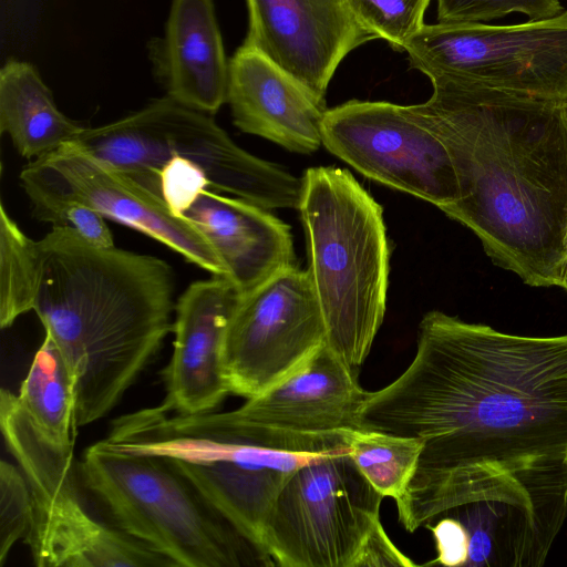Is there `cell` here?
I'll return each mask as SVG.
<instances>
[{"instance_id": "8fae6325", "label": "cell", "mask_w": 567, "mask_h": 567, "mask_svg": "<svg viewBox=\"0 0 567 567\" xmlns=\"http://www.w3.org/2000/svg\"><path fill=\"white\" fill-rule=\"evenodd\" d=\"M429 79L447 75L491 90L567 100V10L509 25L424 24L404 50Z\"/></svg>"}, {"instance_id": "cb8c5ba5", "label": "cell", "mask_w": 567, "mask_h": 567, "mask_svg": "<svg viewBox=\"0 0 567 567\" xmlns=\"http://www.w3.org/2000/svg\"><path fill=\"white\" fill-rule=\"evenodd\" d=\"M33 514L32 496L20 467L0 462V565L19 539H24Z\"/></svg>"}, {"instance_id": "4316f807", "label": "cell", "mask_w": 567, "mask_h": 567, "mask_svg": "<svg viewBox=\"0 0 567 567\" xmlns=\"http://www.w3.org/2000/svg\"><path fill=\"white\" fill-rule=\"evenodd\" d=\"M162 197L173 214L182 215L190 207L198 195L209 188L204 171L183 158H169L157 173Z\"/></svg>"}, {"instance_id": "603a6c76", "label": "cell", "mask_w": 567, "mask_h": 567, "mask_svg": "<svg viewBox=\"0 0 567 567\" xmlns=\"http://www.w3.org/2000/svg\"><path fill=\"white\" fill-rule=\"evenodd\" d=\"M358 22L377 39L404 51L423 28L431 0H347Z\"/></svg>"}, {"instance_id": "e0dca14e", "label": "cell", "mask_w": 567, "mask_h": 567, "mask_svg": "<svg viewBox=\"0 0 567 567\" xmlns=\"http://www.w3.org/2000/svg\"><path fill=\"white\" fill-rule=\"evenodd\" d=\"M227 103L234 124L245 133L299 154L322 145L326 102L244 43L229 61Z\"/></svg>"}, {"instance_id": "8992f818", "label": "cell", "mask_w": 567, "mask_h": 567, "mask_svg": "<svg viewBox=\"0 0 567 567\" xmlns=\"http://www.w3.org/2000/svg\"><path fill=\"white\" fill-rule=\"evenodd\" d=\"M74 143L158 193L159 168L183 157L204 171L210 189L265 209L299 206L301 178L246 152L210 114L169 96L109 124L84 127Z\"/></svg>"}, {"instance_id": "5b68a950", "label": "cell", "mask_w": 567, "mask_h": 567, "mask_svg": "<svg viewBox=\"0 0 567 567\" xmlns=\"http://www.w3.org/2000/svg\"><path fill=\"white\" fill-rule=\"evenodd\" d=\"M78 468L82 485L117 528L172 566H276L159 456L124 451L104 439L85 449Z\"/></svg>"}, {"instance_id": "7c38bea8", "label": "cell", "mask_w": 567, "mask_h": 567, "mask_svg": "<svg viewBox=\"0 0 567 567\" xmlns=\"http://www.w3.org/2000/svg\"><path fill=\"white\" fill-rule=\"evenodd\" d=\"M326 344L309 272L292 265L241 293L225 339L229 391L255 398L298 372Z\"/></svg>"}, {"instance_id": "d6986e66", "label": "cell", "mask_w": 567, "mask_h": 567, "mask_svg": "<svg viewBox=\"0 0 567 567\" xmlns=\"http://www.w3.org/2000/svg\"><path fill=\"white\" fill-rule=\"evenodd\" d=\"M153 60L167 96L176 102L208 114L227 102L229 61L213 0H173Z\"/></svg>"}, {"instance_id": "5bb4252c", "label": "cell", "mask_w": 567, "mask_h": 567, "mask_svg": "<svg viewBox=\"0 0 567 567\" xmlns=\"http://www.w3.org/2000/svg\"><path fill=\"white\" fill-rule=\"evenodd\" d=\"M27 193L75 200L104 218L134 228L172 248L213 276L227 271L203 234L172 213L162 195L76 143L32 159L20 173Z\"/></svg>"}, {"instance_id": "4fadbf2b", "label": "cell", "mask_w": 567, "mask_h": 567, "mask_svg": "<svg viewBox=\"0 0 567 567\" xmlns=\"http://www.w3.org/2000/svg\"><path fill=\"white\" fill-rule=\"evenodd\" d=\"M322 145L365 177L440 209L460 198L449 151L405 106L351 100L327 110Z\"/></svg>"}, {"instance_id": "7402d4cb", "label": "cell", "mask_w": 567, "mask_h": 567, "mask_svg": "<svg viewBox=\"0 0 567 567\" xmlns=\"http://www.w3.org/2000/svg\"><path fill=\"white\" fill-rule=\"evenodd\" d=\"M423 449L419 439L352 430L348 452L371 485L383 496L398 501L416 470Z\"/></svg>"}, {"instance_id": "83f0119b", "label": "cell", "mask_w": 567, "mask_h": 567, "mask_svg": "<svg viewBox=\"0 0 567 567\" xmlns=\"http://www.w3.org/2000/svg\"><path fill=\"white\" fill-rule=\"evenodd\" d=\"M426 528L431 529L437 556L427 565L465 566L468 545L461 524L450 516H441Z\"/></svg>"}, {"instance_id": "7a4b0ae2", "label": "cell", "mask_w": 567, "mask_h": 567, "mask_svg": "<svg viewBox=\"0 0 567 567\" xmlns=\"http://www.w3.org/2000/svg\"><path fill=\"white\" fill-rule=\"evenodd\" d=\"M174 289L161 258L68 226L33 240L0 205V326L37 313L71 373L76 431L112 411L173 331Z\"/></svg>"}, {"instance_id": "4dcf8cb0", "label": "cell", "mask_w": 567, "mask_h": 567, "mask_svg": "<svg viewBox=\"0 0 567 567\" xmlns=\"http://www.w3.org/2000/svg\"><path fill=\"white\" fill-rule=\"evenodd\" d=\"M563 110H564V113L567 117V100L565 102H563Z\"/></svg>"}, {"instance_id": "9a60e30c", "label": "cell", "mask_w": 567, "mask_h": 567, "mask_svg": "<svg viewBox=\"0 0 567 567\" xmlns=\"http://www.w3.org/2000/svg\"><path fill=\"white\" fill-rule=\"evenodd\" d=\"M247 7L244 44L322 102L344 56L377 39L358 22L347 0H247Z\"/></svg>"}, {"instance_id": "1f68e13d", "label": "cell", "mask_w": 567, "mask_h": 567, "mask_svg": "<svg viewBox=\"0 0 567 567\" xmlns=\"http://www.w3.org/2000/svg\"><path fill=\"white\" fill-rule=\"evenodd\" d=\"M566 458H567V454H566Z\"/></svg>"}, {"instance_id": "52a82bcc", "label": "cell", "mask_w": 567, "mask_h": 567, "mask_svg": "<svg viewBox=\"0 0 567 567\" xmlns=\"http://www.w3.org/2000/svg\"><path fill=\"white\" fill-rule=\"evenodd\" d=\"M0 426L31 491L32 522L23 540L35 566H172L150 546L90 514L79 488L73 446H60L48 440L18 395L7 389L0 392Z\"/></svg>"}, {"instance_id": "f546056e", "label": "cell", "mask_w": 567, "mask_h": 567, "mask_svg": "<svg viewBox=\"0 0 567 567\" xmlns=\"http://www.w3.org/2000/svg\"><path fill=\"white\" fill-rule=\"evenodd\" d=\"M556 286H559L567 291V249L564 259L558 268Z\"/></svg>"}, {"instance_id": "6da1fadb", "label": "cell", "mask_w": 567, "mask_h": 567, "mask_svg": "<svg viewBox=\"0 0 567 567\" xmlns=\"http://www.w3.org/2000/svg\"><path fill=\"white\" fill-rule=\"evenodd\" d=\"M358 430L423 442L395 501L400 523L414 533L439 498L474 472L566 456L567 333L517 336L430 311L409 367L365 393Z\"/></svg>"}, {"instance_id": "ffe728a7", "label": "cell", "mask_w": 567, "mask_h": 567, "mask_svg": "<svg viewBox=\"0 0 567 567\" xmlns=\"http://www.w3.org/2000/svg\"><path fill=\"white\" fill-rule=\"evenodd\" d=\"M83 126L66 117L37 69L18 60L0 70V131L8 134L17 152L35 159L73 143Z\"/></svg>"}, {"instance_id": "f1b7e54d", "label": "cell", "mask_w": 567, "mask_h": 567, "mask_svg": "<svg viewBox=\"0 0 567 567\" xmlns=\"http://www.w3.org/2000/svg\"><path fill=\"white\" fill-rule=\"evenodd\" d=\"M363 566H416L408 556L400 551L389 538L382 524L370 536L355 567Z\"/></svg>"}, {"instance_id": "277c9868", "label": "cell", "mask_w": 567, "mask_h": 567, "mask_svg": "<svg viewBox=\"0 0 567 567\" xmlns=\"http://www.w3.org/2000/svg\"><path fill=\"white\" fill-rule=\"evenodd\" d=\"M298 209L327 347L358 371L383 322L390 247L381 205L347 169L301 177Z\"/></svg>"}, {"instance_id": "30bf717a", "label": "cell", "mask_w": 567, "mask_h": 567, "mask_svg": "<svg viewBox=\"0 0 567 567\" xmlns=\"http://www.w3.org/2000/svg\"><path fill=\"white\" fill-rule=\"evenodd\" d=\"M382 499L347 449L317 454L282 487L262 546L276 566L355 567Z\"/></svg>"}, {"instance_id": "9c48e42d", "label": "cell", "mask_w": 567, "mask_h": 567, "mask_svg": "<svg viewBox=\"0 0 567 567\" xmlns=\"http://www.w3.org/2000/svg\"><path fill=\"white\" fill-rule=\"evenodd\" d=\"M357 372L326 344L298 372L236 410L172 412L182 425L230 442L303 454L348 450L367 393Z\"/></svg>"}, {"instance_id": "484cf974", "label": "cell", "mask_w": 567, "mask_h": 567, "mask_svg": "<svg viewBox=\"0 0 567 567\" xmlns=\"http://www.w3.org/2000/svg\"><path fill=\"white\" fill-rule=\"evenodd\" d=\"M27 196L35 218L52 223L53 226L71 227L95 246H115L105 218L90 206L40 193H27Z\"/></svg>"}, {"instance_id": "d4e9b609", "label": "cell", "mask_w": 567, "mask_h": 567, "mask_svg": "<svg viewBox=\"0 0 567 567\" xmlns=\"http://www.w3.org/2000/svg\"><path fill=\"white\" fill-rule=\"evenodd\" d=\"M563 11L559 0H437V22L442 23H484L512 12L543 20Z\"/></svg>"}, {"instance_id": "44dd1931", "label": "cell", "mask_w": 567, "mask_h": 567, "mask_svg": "<svg viewBox=\"0 0 567 567\" xmlns=\"http://www.w3.org/2000/svg\"><path fill=\"white\" fill-rule=\"evenodd\" d=\"M17 395L48 440L60 446L74 445V383L62 353L49 336H44Z\"/></svg>"}, {"instance_id": "3957f363", "label": "cell", "mask_w": 567, "mask_h": 567, "mask_svg": "<svg viewBox=\"0 0 567 567\" xmlns=\"http://www.w3.org/2000/svg\"><path fill=\"white\" fill-rule=\"evenodd\" d=\"M406 112L451 156L460 198L443 210L472 229L503 268L556 286L567 249V117L563 103L430 78Z\"/></svg>"}, {"instance_id": "ba28073f", "label": "cell", "mask_w": 567, "mask_h": 567, "mask_svg": "<svg viewBox=\"0 0 567 567\" xmlns=\"http://www.w3.org/2000/svg\"><path fill=\"white\" fill-rule=\"evenodd\" d=\"M433 522L463 527L468 567H539L567 518V458L483 468L449 488ZM432 522V523H433Z\"/></svg>"}, {"instance_id": "2e32d148", "label": "cell", "mask_w": 567, "mask_h": 567, "mask_svg": "<svg viewBox=\"0 0 567 567\" xmlns=\"http://www.w3.org/2000/svg\"><path fill=\"white\" fill-rule=\"evenodd\" d=\"M241 292L226 277L190 284L175 305L173 354L162 404L176 413L212 412L230 394L224 368L226 332Z\"/></svg>"}, {"instance_id": "ac0fdd59", "label": "cell", "mask_w": 567, "mask_h": 567, "mask_svg": "<svg viewBox=\"0 0 567 567\" xmlns=\"http://www.w3.org/2000/svg\"><path fill=\"white\" fill-rule=\"evenodd\" d=\"M182 217L207 239L241 293L295 265L289 225L247 200L206 188Z\"/></svg>"}]
</instances>
